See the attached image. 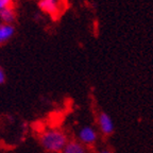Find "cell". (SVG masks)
Wrapping results in <instances>:
<instances>
[{
	"label": "cell",
	"mask_w": 153,
	"mask_h": 153,
	"mask_svg": "<svg viewBox=\"0 0 153 153\" xmlns=\"http://www.w3.org/2000/svg\"><path fill=\"white\" fill-rule=\"evenodd\" d=\"M68 143V137L60 129L45 130L39 136L42 148L49 153H62L64 147Z\"/></svg>",
	"instance_id": "6da1fadb"
},
{
	"label": "cell",
	"mask_w": 153,
	"mask_h": 153,
	"mask_svg": "<svg viewBox=\"0 0 153 153\" xmlns=\"http://www.w3.org/2000/svg\"><path fill=\"white\" fill-rule=\"evenodd\" d=\"M38 7L50 16H59L66 9V0H39Z\"/></svg>",
	"instance_id": "7a4b0ae2"
},
{
	"label": "cell",
	"mask_w": 153,
	"mask_h": 153,
	"mask_svg": "<svg viewBox=\"0 0 153 153\" xmlns=\"http://www.w3.org/2000/svg\"><path fill=\"white\" fill-rule=\"evenodd\" d=\"M98 132L91 126H84L78 132V141L86 147L94 146L98 141Z\"/></svg>",
	"instance_id": "3957f363"
},
{
	"label": "cell",
	"mask_w": 153,
	"mask_h": 153,
	"mask_svg": "<svg viewBox=\"0 0 153 153\" xmlns=\"http://www.w3.org/2000/svg\"><path fill=\"white\" fill-rule=\"evenodd\" d=\"M98 128L100 130L101 133L104 135V136H110L114 133L115 131V126H114V121H113L112 117L108 113L105 112H100L98 115Z\"/></svg>",
	"instance_id": "277c9868"
},
{
	"label": "cell",
	"mask_w": 153,
	"mask_h": 153,
	"mask_svg": "<svg viewBox=\"0 0 153 153\" xmlns=\"http://www.w3.org/2000/svg\"><path fill=\"white\" fill-rule=\"evenodd\" d=\"M62 153H88L86 146L82 145L78 140H68L64 147Z\"/></svg>",
	"instance_id": "5b68a950"
},
{
	"label": "cell",
	"mask_w": 153,
	"mask_h": 153,
	"mask_svg": "<svg viewBox=\"0 0 153 153\" xmlns=\"http://www.w3.org/2000/svg\"><path fill=\"white\" fill-rule=\"evenodd\" d=\"M15 34V28L12 25H0V46L7 43Z\"/></svg>",
	"instance_id": "8992f818"
},
{
	"label": "cell",
	"mask_w": 153,
	"mask_h": 153,
	"mask_svg": "<svg viewBox=\"0 0 153 153\" xmlns=\"http://www.w3.org/2000/svg\"><path fill=\"white\" fill-rule=\"evenodd\" d=\"M0 19L2 20L3 24L12 25V22L16 19V13H15L13 7H7L0 11Z\"/></svg>",
	"instance_id": "52a82bcc"
},
{
	"label": "cell",
	"mask_w": 153,
	"mask_h": 153,
	"mask_svg": "<svg viewBox=\"0 0 153 153\" xmlns=\"http://www.w3.org/2000/svg\"><path fill=\"white\" fill-rule=\"evenodd\" d=\"M13 0H0V11L7 7H12Z\"/></svg>",
	"instance_id": "ba28073f"
},
{
	"label": "cell",
	"mask_w": 153,
	"mask_h": 153,
	"mask_svg": "<svg viewBox=\"0 0 153 153\" xmlns=\"http://www.w3.org/2000/svg\"><path fill=\"white\" fill-rule=\"evenodd\" d=\"M5 82V74L4 71H3V69L0 67V85L1 84H3Z\"/></svg>",
	"instance_id": "9c48e42d"
},
{
	"label": "cell",
	"mask_w": 153,
	"mask_h": 153,
	"mask_svg": "<svg viewBox=\"0 0 153 153\" xmlns=\"http://www.w3.org/2000/svg\"><path fill=\"white\" fill-rule=\"evenodd\" d=\"M98 153H113L111 150H108V149H102V150H100Z\"/></svg>",
	"instance_id": "30bf717a"
}]
</instances>
